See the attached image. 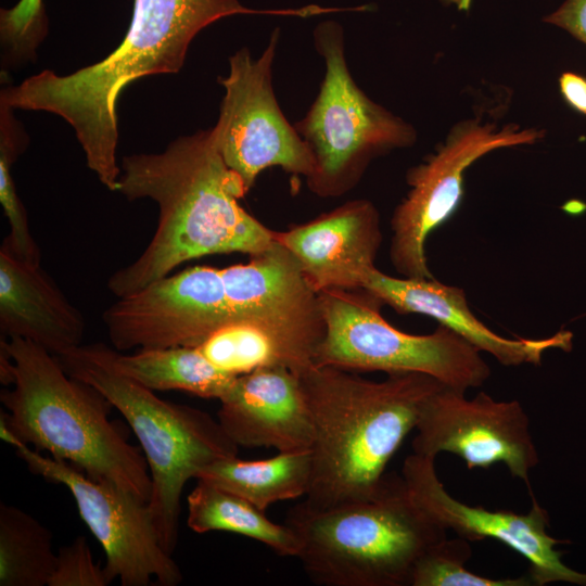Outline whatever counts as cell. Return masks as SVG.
<instances>
[{"mask_svg":"<svg viewBox=\"0 0 586 586\" xmlns=\"http://www.w3.org/2000/svg\"><path fill=\"white\" fill-rule=\"evenodd\" d=\"M0 330L59 356L81 345L80 311L41 269L0 249Z\"/></svg>","mask_w":586,"mask_h":586,"instance_id":"obj_19","label":"cell"},{"mask_svg":"<svg viewBox=\"0 0 586 586\" xmlns=\"http://www.w3.org/2000/svg\"><path fill=\"white\" fill-rule=\"evenodd\" d=\"M326 334L314 364L344 370L421 372L466 393L483 385L491 369L481 351L450 329L405 333L381 315L383 303L364 288L318 293Z\"/></svg>","mask_w":586,"mask_h":586,"instance_id":"obj_7","label":"cell"},{"mask_svg":"<svg viewBox=\"0 0 586 586\" xmlns=\"http://www.w3.org/2000/svg\"><path fill=\"white\" fill-rule=\"evenodd\" d=\"M416 430L415 454H455L469 469L500 462L526 485L539 462L530 418L518 400H496L484 392L467 398L444 385L426 400Z\"/></svg>","mask_w":586,"mask_h":586,"instance_id":"obj_13","label":"cell"},{"mask_svg":"<svg viewBox=\"0 0 586 586\" xmlns=\"http://www.w3.org/2000/svg\"><path fill=\"white\" fill-rule=\"evenodd\" d=\"M314 42L324 61V77L306 115L294 127L310 149L311 192L336 198L356 186L372 160L416 144V128L371 100L352 77L344 30L334 21L315 28Z\"/></svg>","mask_w":586,"mask_h":586,"instance_id":"obj_6","label":"cell"},{"mask_svg":"<svg viewBox=\"0 0 586 586\" xmlns=\"http://www.w3.org/2000/svg\"><path fill=\"white\" fill-rule=\"evenodd\" d=\"M545 133L544 129L522 128L515 123L499 126L481 115L454 124L434 152L407 171L409 191L391 219L390 258L395 270L405 278H434L425 243L458 209L468 168L495 150L534 144Z\"/></svg>","mask_w":586,"mask_h":586,"instance_id":"obj_8","label":"cell"},{"mask_svg":"<svg viewBox=\"0 0 586 586\" xmlns=\"http://www.w3.org/2000/svg\"><path fill=\"white\" fill-rule=\"evenodd\" d=\"M297 260L311 288H362L375 269L382 242L380 215L368 200H354L307 222L273 231Z\"/></svg>","mask_w":586,"mask_h":586,"instance_id":"obj_16","label":"cell"},{"mask_svg":"<svg viewBox=\"0 0 586 586\" xmlns=\"http://www.w3.org/2000/svg\"><path fill=\"white\" fill-rule=\"evenodd\" d=\"M278 41L279 29H275L258 59L247 48L238 50L229 58V74L219 79L225 95L211 131L224 162L247 192L268 167L279 166L306 179L315 169L310 149L275 95L271 68Z\"/></svg>","mask_w":586,"mask_h":586,"instance_id":"obj_9","label":"cell"},{"mask_svg":"<svg viewBox=\"0 0 586 586\" xmlns=\"http://www.w3.org/2000/svg\"><path fill=\"white\" fill-rule=\"evenodd\" d=\"M298 379L314 429L311 480L303 502L315 509L374 497L426 400L445 385L421 372L371 381L317 365Z\"/></svg>","mask_w":586,"mask_h":586,"instance_id":"obj_2","label":"cell"},{"mask_svg":"<svg viewBox=\"0 0 586 586\" xmlns=\"http://www.w3.org/2000/svg\"><path fill=\"white\" fill-rule=\"evenodd\" d=\"M12 359L13 388L2 390V417L15 435L99 482L149 501L152 482L145 457L118 431L113 405L95 387L71 377L58 357L17 336L0 341Z\"/></svg>","mask_w":586,"mask_h":586,"instance_id":"obj_3","label":"cell"},{"mask_svg":"<svg viewBox=\"0 0 586 586\" xmlns=\"http://www.w3.org/2000/svg\"><path fill=\"white\" fill-rule=\"evenodd\" d=\"M402 476L415 501L446 531L469 542L493 538L523 556L534 585L564 582L586 586V573L568 566L556 547L565 540L549 535L548 512L532 496L526 513L472 507L454 498L440 481L435 458L412 453Z\"/></svg>","mask_w":586,"mask_h":586,"instance_id":"obj_15","label":"cell"},{"mask_svg":"<svg viewBox=\"0 0 586 586\" xmlns=\"http://www.w3.org/2000/svg\"><path fill=\"white\" fill-rule=\"evenodd\" d=\"M543 21L563 29L586 46V0H565Z\"/></svg>","mask_w":586,"mask_h":586,"instance_id":"obj_29","label":"cell"},{"mask_svg":"<svg viewBox=\"0 0 586 586\" xmlns=\"http://www.w3.org/2000/svg\"><path fill=\"white\" fill-rule=\"evenodd\" d=\"M217 420L239 447L310 450L314 429L298 375L275 365L238 375L219 400Z\"/></svg>","mask_w":586,"mask_h":586,"instance_id":"obj_17","label":"cell"},{"mask_svg":"<svg viewBox=\"0 0 586 586\" xmlns=\"http://www.w3.org/2000/svg\"><path fill=\"white\" fill-rule=\"evenodd\" d=\"M188 526L195 533L230 532L255 539L282 557H297L300 542L285 523L278 524L249 500L198 480L188 498Z\"/></svg>","mask_w":586,"mask_h":586,"instance_id":"obj_22","label":"cell"},{"mask_svg":"<svg viewBox=\"0 0 586 586\" xmlns=\"http://www.w3.org/2000/svg\"><path fill=\"white\" fill-rule=\"evenodd\" d=\"M284 523L298 538L304 571L324 586H410L421 556L447 537L392 474L370 499L326 509L301 502Z\"/></svg>","mask_w":586,"mask_h":586,"instance_id":"obj_4","label":"cell"},{"mask_svg":"<svg viewBox=\"0 0 586 586\" xmlns=\"http://www.w3.org/2000/svg\"><path fill=\"white\" fill-rule=\"evenodd\" d=\"M56 357L66 373L101 392L132 429L151 475L149 509L161 544L171 555L186 483L208 464L237 456L238 446L207 412L163 400L119 373L104 344L79 345Z\"/></svg>","mask_w":586,"mask_h":586,"instance_id":"obj_5","label":"cell"},{"mask_svg":"<svg viewBox=\"0 0 586 586\" xmlns=\"http://www.w3.org/2000/svg\"><path fill=\"white\" fill-rule=\"evenodd\" d=\"M362 288L397 313L435 319L504 366H537L549 349L573 348V333L569 330L543 339H508L495 333L472 314L462 289L434 278H394L375 268Z\"/></svg>","mask_w":586,"mask_h":586,"instance_id":"obj_18","label":"cell"},{"mask_svg":"<svg viewBox=\"0 0 586 586\" xmlns=\"http://www.w3.org/2000/svg\"><path fill=\"white\" fill-rule=\"evenodd\" d=\"M29 471L64 485L79 515L104 549V570L122 586H176L182 573L161 544L148 501L106 482L90 479L67 462L58 461L22 444L15 448Z\"/></svg>","mask_w":586,"mask_h":586,"instance_id":"obj_10","label":"cell"},{"mask_svg":"<svg viewBox=\"0 0 586 586\" xmlns=\"http://www.w3.org/2000/svg\"><path fill=\"white\" fill-rule=\"evenodd\" d=\"M198 347L213 365L237 377L260 367L279 365L264 332L245 321L224 326Z\"/></svg>","mask_w":586,"mask_h":586,"instance_id":"obj_26","label":"cell"},{"mask_svg":"<svg viewBox=\"0 0 586 586\" xmlns=\"http://www.w3.org/2000/svg\"><path fill=\"white\" fill-rule=\"evenodd\" d=\"M472 556L469 540L447 537L430 547L416 563L410 586H528L527 576L489 578L466 569Z\"/></svg>","mask_w":586,"mask_h":586,"instance_id":"obj_24","label":"cell"},{"mask_svg":"<svg viewBox=\"0 0 586 586\" xmlns=\"http://www.w3.org/2000/svg\"><path fill=\"white\" fill-rule=\"evenodd\" d=\"M558 82L560 93L566 104L586 115V78L574 72H563Z\"/></svg>","mask_w":586,"mask_h":586,"instance_id":"obj_30","label":"cell"},{"mask_svg":"<svg viewBox=\"0 0 586 586\" xmlns=\"http://www.w3.org/2000/svg\"><path fill=\"white\" fill-rule=\"evenodd\" d=\"M51 532L24 510L0 505V586L48 585L55 565Z\"/></svg>","mask_w":586,"mask_h":586,"instance_id":"obj_23","label":"cell"},{"mask_svg":"<svg viewBox=\"0 0 586 586\" xmlns=\"http://www.w3.org/2000/svg\"><path fill=\"white\" fill-rule=\"evenodd\" d=\"M251 257L220 269L234 319L262 330L278 364L298 375L315 365L326 334L319 295L295 257L276 240Z\"/></svg>","mask_w":586,"mask_h":586,"instance_id":"obj_11","label":"cell"},{"mask_svg":"<svg viewBox=\"0 0 586 586\" xmlns=\"http://www.w3.org/2000/svg\"><path fill=\"white\" fill-rule=\"evenodd\" d=\"M111 581L104 570L93 561L85 537L78 536L60 548L48 586H106Z\"/></svg>","mask_w":586,"mask_h":586,"instance_id":"obj_27","label":"cell"},{"mask_svg":"<svg viewBox=\"0 0 586 586\" xmlns=\"http://www.w3.org/2000/svg\"><path fill=\"white\" fill-rule=\"evenodd\" d=\"M117 351L200 346L235 321L220 269L195 266L118 297L102 314Z\"/></svg>","mask_w":586,"mask_h":586,"instance_id":"obj_12","label":"cell"},{"mask_svg":"<svg viewBox=\"0 0 586 586\" xmlns=\"http://www.w3.org/2000/svg\"><path fill=\"white\" fill-rule=\"evenodd\" d=\"M106 355L119 373L152 391H183L220 400L237 379L213 365L198 346L139 349L130 355L106 346Z\"/></svg>","mask_w":586,"mask_h":586,"instance_id":"obj_20","label":"cell"},{"mask_svg":"<svg viewBox=\"0 0 586 586\" xmlns=\"http://www.w3.org/2000/svg\"><path fill=\"white\" fill-rule=\"evenodd\" d=\"M42 0H21L1 13L2 36L12 44L33 41L43 24Z\"/></svg>","mask_w":586,"mask_h":586,"instance_id":"obj_28","label":"cell"},{"mask_svg":"<svg viewBox=\"0 0 586 586\" xmlns=\"http://www.w3.org/2000/svg\"><path fill=\"white\" fill-rule=\"evenodd\" d=\"M311 472V451L297 450L255 461L237 456L220 459L201 470L196 480L231 492L266 511L278 501L305 496Z\"/></svg>","mask_w":586,"mask_h":586,"instance_id":"obj_21","label":"cell"},{"mask_svg":"<svg viewBox=\"0 0 586 586\" xmlns=\"http://www.w3.org/2000/svg\"><path fill=\"white\" fill-rule=\"evenodd\" d=\"M309 8L255 10L238 0H135L122 43L87 67V79L103 98L116 101L135 80L175 74L182 67L193 38L209 24L235 14L309 16Z\"/></svg>","mask_w":586,"mask_h":586,"instance_id":"obj_14","label":"cell"},{"mask_svg":"<svg viewBox=\"0 0 586 586\" xmlns=\"http://www.w3.org/2000/svg\"><path fill=\"white\" fill-rule=\"evenodd\" d=\"M441 2L446 5H453L459 11L468 12L472 0H441Z\"/></svg>","mask_w":586,"mask_h":586,"instance_id":"obj_31","label":"cell"},{"mask_svg":"<svg viewBox=\"0 0 586 586\" xmlns=\"http://www.w3.org/2000/svg\"><path fill=\"white\" fill-rule=\"evenodd\" d=\"M11 110L1 105L0 202L10 225V232L1 247L23 262L39 266L40 250L31 234L27 214L17 195L11 170L18 152L16 137L13 136L15 128Z\"/></svg>","mask_w":586,"mask_h":586,"instance_id":"obj_25","label":"cell"},{"mask_svg":"<svg viewBox=\"0 0 586 586\" xmlns=\"http://www.w3.org/2000/svg\"><path fill=\"white\" fill-rule=\"evenodd\" d=\"M117 192L128 200L151 199L160 211L143 252L106 282L117 297L191 259L234 252L254 256L275 241L273 231L239 204L247 191L224 162L211 129L179 137L161 153L124 157Z\"/></svg>","mask_w":586,"mask_h":586,"instance_id":"obj_1","label":"cell"}]
</instances>
